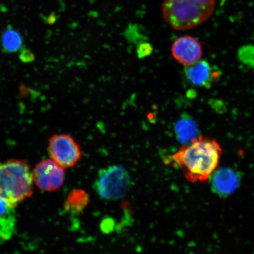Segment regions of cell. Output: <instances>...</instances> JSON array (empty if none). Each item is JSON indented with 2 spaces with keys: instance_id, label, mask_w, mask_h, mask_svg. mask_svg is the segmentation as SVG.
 <instances>
[{
  "instance_id": "6da1fadb",
  "label": "cell",
  "mask_w": 254,
  "mask_h": 254,
  "mask_svg": "<svg viewBox=\"0 0 254 254\" xmlns=\"http://www.w3.org/2000/svg\"><path fill=\"white\" fill-rule=\"evenodd\" d=\"M222 150L213 138L199 136L173 155L184 176L192 183H205L217 169Z\"/></svg>"
},
{
  "instance_id": "7a4b0ae2",
  "label": "cell",
  "mask_w": 254,
  "mask_h": 254,
  "mask_svg": "<svg viewBox=\"0 0 254 254\" xmlns=\"http://www.w3.org/2000/svg\"><path fill=\"white\" fill-rule=\"evenodd\" d=\"M216 0H163L162 15L175 30L186 31L204 23L213 14Z\"/></svg>"
},
{
  "instance_id": "3957f363",
  "label": "cell",
  "mask_w": 254,
  "mask_h": 254,
  "mask_svg": "<svg viewBox=\"0 0 254 254\" xmlns=\"http://www.w3.org/2000/svg\"><path fill=\"white\" fill-rule=\"evenodd\" d=\"M33 171L26 161L0 162V198L15 206L33 193Z\"/></svg>"
},
{
  "instance_id": "277c9868",
  "label": "cell",
  "mask_w": 254,
  "mask_h": 254,
  "mask_svg": "<svg viewBox=\"0 0 254 254\" xmlns=\"http://www.w3.org/2000/svg\"><path fill=\"white\" fill-rule=\"evenodd\" d=\"M131 187L128 171L122 166L113 165L99 171L94 190L100 197L115 201L125 197Z\"/></svg>"
},
{
  "instance_id": "5b68a950",
  "label": "cell",
  "mask_w": 254,
  "mask_h": 254,
  "mask_svg": "<svg viewBox=\"0 0 254 254\" xmlns=\"http://www.w3.org/2000/svg\"><path fill=\"white\" fill-rule=\"evenodd\" d=\"M48 150L52 160L64 169L75 166L82 157L78 143L72 136L66 134L51 136Z\"/></svg>"
},
{
  "instance_id": "8992f818",
  "label": "cell",
  "mask_w": 254,
  "mask_h": 254,
  "mask_svg": "<svg viewBox=\"0 0 254 254\" xmlns=\"http://www.w3.org/2000/svg\"><path fill=\"white\" fill-rule=\"evenodd\" d=\"M33 176L35 185L46 192L59 190L65 179L64 168L52 159L39 162L33 170Z\"/></svg>"
},
{
  "instance_id": "52a82bcc",
  "label": "cell",
  "mask_w": 254,
  "mask_h": 254,
  "mask_svg": "<svg viewBox=\"0 0 254 254\" xmlns=\"http://www.w3.org/2000/svg\"><path fill=\"white\" fill-rule=\"evenodd\" d=\"M174 59L181 64L189 66L201 60L202 47L195 37L184 36L175 40L171 47Z\"/></svg>"
},
{
  "instance_id": "ba28073f",
  "label": "cell",
  "mask_w": 254,
  "mask_h": 254,
  "mask_svg": "<svg viewBox=\"0 0 254 254\" xmlns=\"http://www.w3.org/2000/svg\"><path fill=\"white\" fill-rule=\"evenodd\" d=\"M212 192L221 197H226L239 187L240 175L231 168H223L215 170L209 179Z\"/></svg>"
},
{
  "instance_id": "9c48e42d",
  "label": "cell",
  "mask_w": 254,
  "mask_h": 254,
  "mask_svg": "<svg viewBox=\"0 0 254 254\" xmlns=\"http://www.w3.org/2000/svg\"><path fill=\"white\" fill-rule=\"evenodd\" d=\"M190 84L199 87L209 88L220 77V74L207 61L199 60L184 69Z\"/></svg>"
},
{
  "instance_id": "30bf717a",
  "label": "cell",
  "mask_w": 254,
  "mask_h": 254,
  "mask_svg": "<svg viewBox=\"0 0 254 254\" xmlns=\"http://www.w3.org/2000/svg\"><path fill=\"white\" fill-rule=\"evenodd\" d=\"M16 206L0 198V245L11 239L17 223Z\"/></svg>"
},
{
  "instance_id": "8fae6325",
  "label": "cell",
  "mask_w": 254,
  "mask_h": 254,
  "mask_svg": "<svg viewBox=\"0 0 254 254\" xmlns=\"http://www.w3.org/2000/svg\"><path fill=\"white\" fill-rule=\"evenodd\" d=\"M178 140L184 145L189 144L198 137V130L195 123L189 117L181 118L175 126Z\"/></svg>"
},
{
  "instance_id": "7c38bea8",
  "label": "cell",
  "mask_w": 254,
  "mask_h": 254,
  "mask_svg": "<svg viewBox=\"0 0 254 254\" xmlns=\"http://www.w3.org/2000/svg\"><path fill=\"white\" fill-rule=\"evenodd\" d=\"M89 195L83 190H72L66 198L65 208L74 212L84 210L89 202Z\"/></svg>"
},
{
  "instance_id": "4fadbf2b",
  "label": "cell",
  "mask_w": 254,
  "mask_h": 254,
  "mask_svg": "<svg viewBox=\"0 0 254 254\" xmlns=\"http://www.w3.org/2000/svg\"><path fill=\"white\" fill-rule=\"evenodd\" d=\"M23 37L13 28L6 29L2 34L1 44L5 52H17L23 45Z\"/></svg>"
},
{
  "instance_id": "5bb4252c",
  "label": "cell",
  "mask_w": 254,
  "mask_h": 254,
  "mask_svg": "<svg viewBox=\"0 0 254 254\" xmlns=\"http://www.w3.org/2000/svg\"><path fill=\"white\" fill-rule=\"evenodd\" d=\"M21 59L24 62H30L33 61V54L27 50H24L21 54Z\"/></svg>"
}]
</instances>
